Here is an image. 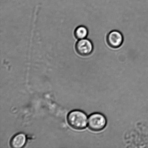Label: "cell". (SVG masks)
<instances>
[{
  "label": "cell",
  "instance_id": "obj_6",
  "mask_svg": "<svg viewBox=\"0 0 148 148\" xmlns=\"http://www.w3.org/2000/svg\"><path fill=\"white\" fill-rule=\"evenodd\" d=\"M88 29L84 26H79L77 27L75 31V37L78 40L85 39L88 36Z\"/></svg>",
  "mask_w": 148,
  "mask_h": 148
},
{
  "label": "cell",
  "instance_id": "obj_1",
  "mask_svg": "<svg viewBox=\"0 0 148 148\" xmlns=\"http://www.w3.org/2000/svg\"><path fill=\"white\" fill-rule=\"evenodd\" d=\"M68 124L74 130H81L86 127L88 124V117L84 112L75 110L70 112L68 114Z\"/></svg>",
  "mask_w": 148,
  "mask_h": 148
},
{
  "label": "cell",
  "instance_id": "obj_3",
  "mask_svg": "<svg viewBox=\"0 0 148 148\" xmlns=\"http://www.w3.org/2000/svg\"><path fill=\"white\" fill-rule=\"evenodd\" d=\"M75 50L80 56H87L90 54L93 49V46L90 40L86 39H82L77 42Z\"/></svg>",
  "mask_w": 148,
  "mask_h": 148
},
{
  "label": "cell",
  "instance_id": "obj_5",
  "mask_svg": "<svg viewBox=\"0 0 148 148\" xmlns=\"http://www.w3.org/2000/svg\"><path fill=\"white\" fill-rule=\"evenodd\" d=\"M27 142V137L23 133H18L11 138L10 145L14 148H20L24 147Z\"/></svg>",
  "mask_w": 148,
  "mask_h": 148
},
{
  "label": "cell",
  "instance_id": "obj_2",
  "mask_svg": "<svg viewBox=\"0 0 148 148\" xmlns=\"http://www.w3.org/2000/svg\"><path fill=\"white\" fill-rule=\"evenodd\" d=\"M107 120L106 117L101 113H93L88 119V128L91 131L98 132L101 131L107 125Z\"/></svg>",
  "mask_w": 148,
  "mask_h": 148
},
{
  "label": "cell",
  "instance_id": "obj_4",
  "mask_svg": "<svg viewBox=\"0 0 148 148\" xmlns=\"http://www.w3.org/2000/svg\"><path fill=\"white\" fill-rule=\"evenodd\" d=\"M123 37L120 32L114 30L110 32L107 37V44L110 47L116 49L120 47L122 44Z\"/></svg>",
  "mask_w": 148,
  "mask_h": 148
}]
</instances>
